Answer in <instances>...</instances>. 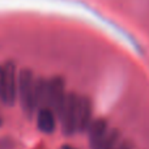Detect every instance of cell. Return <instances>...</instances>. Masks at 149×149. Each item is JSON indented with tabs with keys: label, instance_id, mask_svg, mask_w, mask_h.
Masks as SVG:
<instances>
[{
	"label": "cell",
	"instance_id": "obj_1",
	"mask_svg": "<svg viewBox=\"0 0 149 149\" xmlns=\"http://www.w3.org/2000/svg\"><path fill=\"white\" fill-rule=\"evenodd\" d=\"M18 89L17 95L20 103L22 106L24 113L28 116H31L38 110V102H37V93H36V81L34 73L30 68H22L17 76Z\"/></svg>",
	"mask_w": 149,
	"mask_h": 149
},
{
	"label": "cell",
	"instance_id": "obj_2",
	"mask_svg": "<svg viewBox=\"0 0 149 149\" xmlns=\"http://www.w3.org/2000/svg\"><path fill=\"white\" fill-rule=\"evenodd\" d=\"M67 94L68 93H65V81L62 76H54L47 81L46 106H49L56 114L58 119L63 113Z\"/></svg>",
	"mask_w": 149,
	"mask_h": 149
},
{
	"label": "cell",
	"instance_id": "obj_3",
	"mask_svg": "<svg viewBox=\"0 0 149 149\" xmlns=\"http://www.w3.org/2000/svg\"><path fill=\"white\" fill-rule=\"evenodd\" d=\"M79 100L80 95L76 93H68L63 113L59 120L62 131L65 136H72L77 132V119H79Z\"/></svg>",
	"mask_w": 149,
	"mask_h": 149
},
{
	"label": "cell",
	"instance_id": "obj_4",
	"mask_svg": "<svg viewBox=\"0 0 149 149\" xmlns=\"http://www.w3.org/2000/svg\"><path fill=\"white\" fill-rule=\"evenodd\" d=\"M3 76H4V105H15V102L18 100L17 89V70L16 64L13 62H7L3 65Z\"/></svg>",
	"mask_w": 149,
	"mask_h": 149
},
{
	"label": "cell",
	"instance_id": "obj_5",
	"mask_svg": "<svg viewBox=\"0 0 149 149\" xmlns=\"http://www.w3.org/2000/svg\"><path fill=\"white\" fill-rule=\"evenodd\" d=\"M109 122L105 118H97L93 119L88 128V143H89L90 149H100L102 145L103 140L106 139L109 134Z\"/></svg>",
	"mask_w": 149,
	"mask_h": 149
},
{
	"label": "cell",
	"instance_id": "obj_6",
	"mask_svg": "<svg viewBox=\"0 0 149 149\" xmlns=\"http://www.w3.org/2000/svg\"><path fill=\"white\" fill-rule=\"evenodd\" d=\"M93 122V103L88 95H80L79 100V119H77V132L84 134L88 131Z\"/></svg>",
	"mask_w": 149,
	"mask_h": 149
},
{
	"label": "cell",
	"instance_id": "obj_7",
	"mask_svg": "<svg viewBox=\"0 0 149 149\" xmlns=\"http://www.w3.org/2000/svg\"><path fill=\"white\" fill-rule=\"evenodd\" d=\"M56 114L49 106H42L37 110V127L42 134H54L56 128Z\"/></svg>",
	"mask_w": 149,
	"mask_h": 149
},
{
	"label": "cell",
	"instance_id": "obj_8",
	"mask_svg": "<svg viewBox=\"0 0 149 149\" xmlns=\"http://www.w3.org/2000/svg\"><path fill=\"white\" fill-rule=\"evenodd\" d=\"M119 144H120V132L118 130H110L100 149H118Z\"/></svg>",
	"mask_w": 149,
	"mask_h": 149
},
{
	"label": "cell",
	"instance_id": "obj_9",
	"mask_svg": "<svg viewBox=\"0 0 149 149\" xmlns=\"http://www.w3.org/2000/svg\"><path fill=\"white\" fill-rule=\"evenodd\" d=\"M0 103H4V76H3V65H0Z\"/></svg>",
	"mask_w": 149,
	"mask_h": 149
},
{
	"label": "cell",
	"instance_id": "obj_10",
	"mask_svg": "<svg viewBox=\"0 0 149 149\" xmlns=\"http://www.w3.org/2000/svg\"><path fill=\"white\" fill-rule=\"evenodd\" d=\"M15 143L9 139H0V149H13Z\"/></svg>",
	"mask_w": 149,
	"mask_h": 149
},
{
	"label": "cell",
	"instance_id": "obj_11",
	"mask_svg": "<svg viewBox=\"0 0 149 149\" xmlns=\"http://www.w3.org/2000/svg\"><path fill=\"white\" fill-rule=\"evenodd\" d=\"M118 149H134V148H132L131 143L127 141V140H124V141H120V144H119Z\"/></svg>",
	"mask_w": 149,
	"mask_h": 149
},
{
	"label": "cell",
	"instance_id": "obj_12",
	"mask_svg": "<svg viewBox=\"0 0 149 149\" xmlns=\"http://www.w3.org/2000/svg\"><path fill=\"white\" fill-rule=\"evenodd\" d=\"M62 149H79V148H76V147H73V145H68V144H65V145H63Z\"/></svg>",
	"mask_w": 149,
	"mask_h": 149
},
{
	"label": "cell",
	"instance_id": "obj_13",
	"mask_svg": "<svg viewBox=\"0 0 149 149\" xmlns=\"http://www.w3.org/2000/svg\"><path fill=\"white\" fill-rule=\"evenodd\" d=\"M3 126V118H1V115H0V127Z\"/></svg>",
	"mask_w": 149,
	"mask_h": 149
}]
</instances>
